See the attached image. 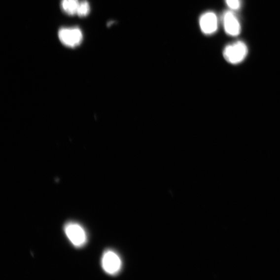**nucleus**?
<instances>
[{"instance_id": "f257e3e1", "label": "nucleus", "mask_w": 280, "mask_h": 280, "mask_svg": "<svg viewBox=\"0 0 280 280\" xmlns=\"http://www.w3.org/2000/svg\"><path fill=\"white\" fill-rule=\"evenodd\" d=\"M248 54L246 45L243 41H238L225 47L223 56L226 61L231 64L241 63Z\"/></svg>"}, {"instance_id": "423d86ee", "label": "nucleus", "mask_w": 280, "mask_h": 280, "mask_svg": "<svg viewBox=\"0 0 280 280\" xmlns=\"http://www.w3.org/2000/svg\"><path fill=\"white\" fill-rule=\"evenodd\" d=\"M199 25L202 32L206 35L214 34L218 28V19L212 12L204 13L199 19Z\"/></svg>"}, {"instance_id": "20e7f679", "label": "nucleus", "mask_w": 280, "mask_h": 280, "mask_svg": "<svg viewBox=\"0 0 280 280\" xmlns=\"http://www.w3.org/2000/svg\"><path fill=\"white\" fill-rule=\"evenodd\" d=\"M58 36L64 45L72 48L78 46L83 40V34L78 28H62L59 30Z\"/></svg>"}, {"instance_id": "1a4fd4ad", "label": "nucleus", "mask_w": 280, "mask_h": 280, "mask_svg": "<svg viewBox=\"0 0 280 280\" xmlns=\"http://www.w3.org/2000/svg\"><path fill=\"white\" fill-rule=\"evenodd\" d=\"M225 2L232 11H238L242 6L241 0H225Z\"/></svg>"}, {"instance_id": "6e6552de", "label": "nucleus", "mask_w": 280, "mask_h": 280, "mask_svg": "<svg viewBox=\"0 0 280 280\" xmlns=\"http://www.w3.org/2000/svg\"><path fill=\"white\" fill-rule=\"evenodd\" d=\"M90 12V5L89 3L84 0L80 2L77 11L76 15L79 17H85Z\"/></svg>"}, {"instance_id": "7ed1b4c3", "label": "nucleus", "mask_w": 280, "mask_h": 280, "mask_svg": "<svg viewBox=\"0 0 280 280\" xmlns=\"http://www.w3.org/2000/svg\"><path fill=\"white\" fill-rule=\"evenodd\" d=\"M102 265L106 273L109 275H116L122 268V260L116 252L112 250H107L103 255Z\"/></svg>"}, {"instance_id": "0eeeda50", "label": "nucleus", "mask_w": 280, "mask_h": 280, "mask_svg": "<svg viewBox=\"0 0 280 280\" xmlns=\"http://www.w3.org/2000/svg\"><path fill=\"white\" fill-rule=\"evenodd\" d=\"M79 2L78 0H62L61 6L66 14L74 15L77 13Z\"/></svg>"}, {"instance_id": "f03ea898", "label": "nucleus", "mask_w": 280, "mask_h": 280, "mask_svg": "<svg viewBox=\"0 0 280 280\" xmlns=\"http://www.w3.org/2000/svg\"><path fill=\"white\" fill-rule=\"evenodd\" d=\"M64 232L70 242L76 247L84 246L87 242V235L84 228L77 223L70 222L64 226Z\"/></svg>"}, {"instance_id": "39448f33", "label": "nucleus", "mask_w": 280, "mask_h": 280, "mask_svg": "<svg viewBox=\"0 0 280 280\" xmlns=\"http://www.w3.org/2000/svg\"><path fill=\"white\" fill-rule=\"evenodd\" d=\"M222 21L225 33L229 35L236 36L241 33V23L235 13L231 11L225 12Z\"/></svg>"}]
</instances>
